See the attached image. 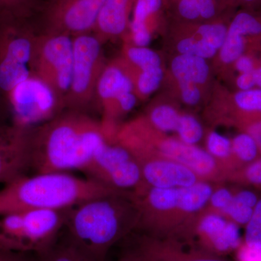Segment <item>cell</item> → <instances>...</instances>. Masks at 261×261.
<instances>
[{"label": "cell", "mask_w": 261, "mask_h": 261, "mask_svg": "<svg viewBox=\"0 0 261 261\" xmlns=\"http://www.w3.org/2000/svg\"><path fill=\"white\" fill-rule=\"evenodd\" d=\"M108 139L101 121L65 110L29 132L30 168L35 173L83 172Z\"/></svg>", "instance_id": "cell-1"}, {"label": "cell", "mask_w": 261, "mask_h": 261, "mask_svg": "<svg viewBox=\"0 0 261 261\" xmlns=\"http://www.w3.org/2000/svg\"><path fill=\"white\" fill-rule=\"evenodd\" d=\"M139 213L132 192H118L70 208L68 241L95 261H105L113 245L137 230Z\"/></svg>", "instance_id": "cell-2"}, {"label": "cell", "mask_w": 261, "mask_h": 261, "mask_svg": "<svg viewBox=\"0 0 261 261\" xmlns=\"http://www.w3.org/2000/svg\"><path fill=\"white\" fill-rule=\"evenodd\" d=\"M216 185L205 181L185 188L142 185L132 192L139 213L137 230L154 238L187 241L194 220L207 207Z\"/></svg>", "instance_id": "cell-3"}, {"label": "cell", "mask_w": 261, "mask_h": 261, "mask_svg": "<svg viewBox=\"0 0 261 261\" xmlns=\"http://www.w3.org/2000/svg\"><path fill=\"white\" fill-rule=\"evenodd\" d=\"M118 192L68 173L24 174L0 189V216L23 211L67 210Z\"/></svg>", "instance_id": "cell-4"}, {"label": "cell", "mask_w": 261, "mask_h": 261, "mask_svg": "<svg viewBox=\"0 0 261 261\" xmlns=\"http://www.w3.org/2000/svg\"><path fill=\"white\" fill-rule=\"evenodd\" d=\"M155 130L145 119L130 122L117 130L115 142L123 145L137 159L159 157L181 163L202 181L227 183L228 173L205 149L180 140L156 137Z\"/></svg>", "instance_id": "cell-5"}, {"label": "cell", "mask_w": 261, "mask_h": 261, "mask_svg": "<svg viewBox=\"0 0 261 261\" xmlns=\"http://www.w3.org/2000/svg\"><path fill=\"white\" fill-rule=\"evenodd\" d=\"M70 209L23 211L0 216V250L37 255L47 251L65 228Z\"/></svg>", "instance_id": "cell-6"}, {"label": "cell", "mask_w": 261, "mask_h": 261, "mask_svg": "<svg viewBox=\"0 0 261 261\" xmlns=\"http://www.w3.org/2000/svg\"><path fill=\"white\" fill-rule=\"evenodd\" d=\"M32 18L0 14V94L12 91L31 75L29 63L37 35Z\"/></svg>", "instance_id": "cell-7"}, {"label": "cell", "mask_w": 261, "mask_h": 261, "mask_svg": "<svg viewBox=\"0 0 261 261\" xmlns=\"http://www.w3.org/2000/svg\"><path fill=\"white\" fill-rule=\"evenodd\" d=\"M73 39L64 34L37 33L29 68L56 94L63 110L73 70Z\"/></svg>", "instance_id": "cell-8"}, {"label": "cell", "mask_w": 261, "mask_h": 261, "mask_svg": "<svg viewBox=\"0 0 261 261\" xmlns=\"http://www.w3.org/2000/svg\"><path fill=\"white\" fill-rule=\"evenodd\" d=\"M72 39L73 70L65 110L85 112L95 98L98 80L106 65L102 44L92 33Z\"/></svg>", "instance_id": "cell-9"}, {"label": "cell", "mask_w": 261, "mask_h": 261, "mask_svg": "<svg viewBox=\"0 0 261 261\" xmlns=\"http://www.w3.org/2000/svg\"><path fill=\"white\" fill-rule=\"evenodd\" d=\"M83 172L89 179L116 191L133 192L143 185L138 160L116 142H106Z\"/></svg>", "instance_id": "cell-10"}, {"label": "cell", "mask_w": 261, "mask_h": 261, "mask_svg": "<svg viewBox=\"0 0 261 261\" xmlns=\"http://www.w3.org/2000/svg\"><path fill=\"white\" fill-rule=\"evenodd\" d=\"M12 123L21 128H35L64 111L56 94L42 81L31 75L8 97Z\"/></svg>", "instance_id": "cell-11"}, {"label": "cell", "mask_w": 261, "mask_h": 261, "mask_svg": "<svg viewBox=\"0 0 261 261\" xmlns=\"http://www.w3.org/2000/svg\"><path fill=\"white\" fill-rule=\"evenodd\" d=\"M105 0H53L41 15L39 33L75 37L93 33Z\"/></svg>", "instance_id": "cell-12"}, {"label": "cell", "mask_w": 261, "mask_h": 261, "mask_svg": "<svg viewBox=\"0 0 261 261\" xmlns=\"http://www.w3.org/2000/svg\"><path fill=\"white\" fill-rule=\"evenodd\" d=\"M195 240L197 248L222 257L238 250L243 243L240 226L207 209L197 215L190 228L187 241Z\"/></svg>", "instance_id": "cell-13"}, {"label": "cell", "mask_w": 261, "mask_h": 261, "mask_svg": "<svg viewBox=\"0 0 261 261\" xmlns=\"http://www.w3.org/2000/svg\"><path fill=\"white\" fill-rule=\"evenodd\" d=\"M29 132L12 123L0 126V184L11 181L30 168Z\"/></svg>", "instance_id": "cell-14"}, {"label": "cell", "mask_w": 261, "mask_h": 261, "mask_svg": "<svg viewBox=\"0 0 261 261\" xmlns=\"http://www.w3.org/2000/svg\"><path fill=\"white\" fill-rule=\"evenodd\" d=\"M137 160L145 186L159 189L185 188L202 181L190 168L171 160L159 157Z\"/></svg>", "instance_id": "cell-15"}, {"label": "cell", "mask_w": 261, "mask_h": 261, "mask_svg": "<svg viewBox=\"0 0 261 261\" xmlns=\"http://www.w3.org/2000/svg\"><path fill=\"white\" fill-rule=\"evenodd\" d=\"M135 250L144 261H228L222 256L195 247L186 250L181 242L171 238L141 235Z\"/></svg>", "instance_id": "cell-16"}, {"label": "cell", "mask_w": 261, "mask_h": 261, "mask_svg": "<svg viewBox=\"0 0 261 261\" xmlns=\"http://www.w3.org/2000/svg\"><path fill=\"white\" fill-rule=\"evenodd\" d=\"M137 0H105L92 34L104 44L129 29L130 15Z\"/></svg>", "instance_id": "cell-17"}, {"label": "cell", "mask_w": 261, "mask_h": 261, "mask_svg": "<svg viewBox=\"0 0 261 261\" xmlns=\"http://www.w3.org/2000/svg\"><path fill=\"white\" fill-rule=\"evenodd\" d=\"M135 84L130 71L118 63L106 65L96 88L95 97L102 112L107 110L121 94L134 92Z\"/></svg>", "instance_id": "cell-18"}, {"label": "cell", "mask_w": 261, "mask_h": 261, "mask_svg": "<svg viewBox=\"0 0 261 261\" xmlns=\"http://www.w3.org/2000/svg\"><path fill=\"white\" fill-rule=\"evenodd\" d=\"M165 6V0H137L132 11L129 29L134 45L147 47L152 39V21Z\"/></svg>", "instance_id": "cell-19"}, {"label": "cell", "mask_w": 261, "mask_h": 261, "mask_svg": "<svg viewBox=\"0 0 261 261\" xmlns=\"http://www.w3.org/2000/svg\"><path fill=\"white\" fill-rule=\"evenodd\" d=\"M171 71L178 82L202 84L208 78L207 62L200 57L180 54L171 63Z\"/></svg>", "instance_id": "cell-20"}, {"label": "cell", "mask_w": 261, "mask_h": 261, "mask_svg": "<svg viewBox=\"0 0 261 261\" xmlns=\"http://www.w3.org/2000/svg\"><path fill=\"white\" fill-rule=\"evenodd\" d=\"M236 118L243 132L247 126L261 120V89L239 91L233 97Z\"/></svg>", "instance_id": "cell-21"}, {"label": "cell", "mask_w": 261, "mask_h": 261, "mask_svg": "<svg viewBox=\"0 0 261 261\" xmlns=\"http://www.w3.org/2000/svg\"><path fill=\"white\" fill-rule=\"evenodd\" d=\"M173 8L178 18L190 23H211L219 12L218 0H173Z\"/></svg>", "instance_id": "cell-22"}, {"label": "cell", "mask_w": 261, "mask_h": 261, "mask_svg": "<svg viewBox=\"0 0 261 261\" xmlns=\"http://www.w3.org/2000/svg\"><path fill=\"white\" fill-rule=\"evenodd\" d=\"M259 198L257 192L251 189L244 187L233 190L232 200L225 212V217L238 226H246Z\"/></svg>", "instance_id": "cell-23"}, {"label": "cell", "mask_w": 261, "mask_h": 261, "mask_svg": "<svg viewBox=\"0 0 261 261\" xmlns=\"http://www.w3.org/2000/svg\"><path fill=\"white\" fill-rule=\"evenodd\" d=\"M205 150L224 168L228 178L240 169L233 154L231 140L219 132L212 130L207 135Z\"/></svg>", "instance_id": "cell-24"}, {"label": "cell", "mask_w": 261, "mask_h": 261, "mask_svg": "<svg viewBox=\"0 0 261 261\" xmlns=\"http://www.w3.org/2000/svg\"><path fill=\"white\" fill-rule=\"evenodd\" d=\"M231 147L240 169L256 161L261 156L256 142L251 135L245 132H242L233 137L231 140Z\"/></svg>", "instance_id": "cell-25"}, {"label": "cell", "mask_w": 261, "mask_h": 261, "mask_svg": "<svg viewBox=\"0 0 261 261\" xmlns=\"http://www.w3.org/2000/svg\"><path fill=\"white\" fill-rule=\"evenodd\" d=\"M181 115L174 108L160 105L149 111L146 121L161 132H173L177 129Z\"/></svg>", "instance_id": "cell-26"}, {"label": "cell", "mask_w": 261, "mask_h": 261, "mask_svg": "<svg viewBox=\"0 0 261 261\" xmlns=\"http://www.w3.org/2000/svg\"><path fill=\"white\" fill-rule=\"evenodd\" d=\"M228 32L238 34L246 39L260 37L261 17L249 11L239 12L228 25Z\"/></svg>", "instance_id": "cell-27"}, {"label": "cell", "mask_w": 261, "mask_h": 261, "mask_svg": "<svg viewBox=\"0 0 261 261\" xmlns=\"http://www.w3.org/2000/svg\"><path fill=\"white\" fill-rule=\"evenodd\" d=\"M39 261H95L67 240L38 255Z\"/></svg>", "instance_id": "cell-28"}, {"label": "cell", "mask_w": 261, "mask_h": 261, "mask_svg": "<svg viewBox=\"0 0 261 261\" xmlns=\"http://www.w3.org/2000/svg\"><path fill=\"white\" fill-rule=\"evenodd\" d=\"M126 61L138 71L161 66V57L147 47L128 46L125 49Z\"/></svg>", "instance_id": "cell-29"}, {"label": "cell", "mask_w": 261, "mask_h": 261, "mask_svg": "<svg viewBox=\"0 0 261 261\" xmlns=\"http://www.w3.org/2000/svg\"><path fill=\"white\" fill-rule=\"evenodd\" d=\"M227 183L261 191V156L230 176Z\"/></svg>", "instance_id": "cell-30"}, {"label": "cell", "mask_w": 261, "mask_h": 261, "mask_svg": "<svg viewBox=\"0 0 261 261\" xmlns=\"http://www.w3.org/2000/svg\"><path fill=\"white\" fill-rule=\"evenodd\" d=\"M178 140L187 145H197L204 135V129L200 122L192 115L180 116L177 129Z\"/></svg>", "instance_id": "cell-31"}, {"label": "cell", "mask_w": 261, "mask_h": 261, "mask_svg": "<svg viewBox=\"0 0 261 261\" xmlns=\"http://www.w3.org/2000/svg\"><path fill=\"white\" fill-rule=\"evenodd\" d=\"M163 78V70L161 66L141 70L133 79L135 89L140 95H149L159 88Z\"/></svg>", "instance_id": "cell-32"}, {"label": "cell", "mask_w": 261, "mask_h": 261, "mask_svg": "<svg viewBox=\"0 0 261 261\" xmlns=\"http://www.w3.org/2000/svg\"><path fill=\"white\" fill-rule=\"evenodd\" d=\"M39 9V0H0V14L32 18Z\"/></svg>", "instance_id": "cell-33"}, {"label": "cell", "mask_w": 261, "mask_h": 261, "mask_svg": "<svg viewBox=\"0 0 261 261\" xmlns=\"http://www.w3.org/2000/svg\"><path fill=\"white\" fill-rule=\"evenodd\" d=\"M246 38L238 34L227 33L226 39L220 49V58L225 64H231L245 54Z\"/></svg>", "instance_id": "cell-34"}, {"label": "cell", "mask_w": 261, "mask_h": 261, "mask_svg": "<svg viewBox=\"0 0 261 261\" xmlns=\"http://www.w3.org/2000/svg\"><path fill=\"white\" fill-rule=\"evenodd\" d=\"M196 32L200 39L218 50L222 47L227 36L228 27L224 23L216 21L202 23L198 25Z\"/></svg>", "instance_id": "cell-35"}, {"label": "cell", "mask_w": 261, "mask_h": 261, "mask_svg": "<svg viewBox=\"0 0 261 261\" xmlns=\"http://www.w3.org/2000/svg\"><path fill=\"white\" fill-rule=\"evenodd\" d=\"M177 49L180 54L200 57L205 60L213 58L217 51V49L202 39H197L195 37L182 39L177 44Z\"/></svg>", "instance_id": "cell-36"}, {"label": "cell", "mask_w": 261, "mask_h": 261, "mask_svg": "<svg viewBox=\"0 0 261 261\" xmlns=\"http://www.w3.org/2000/svg\"><path fill=\"white\" fill-rule=\"evenodd\" d=\"M243 242L248 246L261 248V197L257 201L250 221L245 226Z\"/></svg>", "instance_id": "cell-37"}, {"label": "cell", "mask_w": 261, "mask_h": 261, "mask_svg": "<svg viewBox=\"0 0 261 261\" xmlns=\"http://www.w3.org/2000/svg\"><path fill=\"white\" fill-rule=\"evenodd\" d=\"M233 195V190L226 187L225 184L216 185L205 209L224 216L225 212L232 200Z\"/></svg>", "instance_id": "cell-38"}, {"label": "cell", "mask_w": 261, "mask_h": 261, "mask_svg": "<svg viewBox=\"0 0 261 261\" xmlns=\"http://www.w3.org/2000/svg\"><path fill=\"white\" fill-rule=\"evenodd\" d=\"M182 100L188 106H195L200 102L201 93L200 89L195 84L188 82H178Z\"/></svg>", "instance_id": "cell-39"}, {"label": "cell", "mask_w": 261, "mask_h": 261, "mask_svg": "<svg viewBox=\"0 0 261 261\" xmlns=\"http://www.w3.org/2000/svg\"><path fill=\"white\" fill-rule=\"evenodd\" d=\"M236 251L238 261H261V248L248 246L243 242Z\"/></svg>", "instance_id": "cell-40"}, {"label": "cell", "mask_w": 261, "mask_h": 261, "mask_svg": "<svg viewBox=\"0 0 261 261\" xmlns=\"http://www.w3.org/2000/svg\"><path fill=\"white\" fill-rule=\"evenodd\" d=\"M236 84L240 91H247L255 89V70L248 73H240L236 80Z\"/></svg>", "instance_id": "cell-41"}, {"label": "cell", "mask_w": 261, "mask_h": 261, "mask_svg": "<svg viewBox=\"0 0 261 261\" xmlns=\"http://www.w3.org/2000/svg\"><path fill=\"white\" fill-rule=\"evenodd\" d=\"M235 68L240 73H248L256 69L255 62L253 58L248 55L244 54L238 58L234 63Z\"/></svg>", "instance_id": "cell-42"}, {"label": "cell", "mask_w": 261, "mask_h": 261, "mask_svg": "<svg viewBox=\"0 0 261 261\" xmlns=\"http://www.w3.org/2000/svg\"><path fill=\"white\" fill-rule=\"evenodd\" d=\"M9 102L0 94V126L12 123Z\"/></svg>", "instance_id": "cell-43"}, {"label": "cell", "mask_w": 261, "mask_h": 261, "mask_svg": "<svg viewBox=\"0 0 261 261\" xmlns=\"http://www.w3.org/2000/svg\"><path fill=\"white\" fill-rule=\"evenodd\" d=\"M243 132H247L253 137L261 154V120L252 123L251 125L247 126Z\"/></svg>", "instance_id": "cell-44"}, {"label": "cell", "mask_w": 261, "mask_h": 261, "mask_svg": "<svg viewBox=\"0 0 261 261\" xmlns=\"http://www.w3.org/2000/svg\"><path fill=\"white\" fill-rule=\"evenodd\" d=\"M24 255L0 250V261H28Z\"/></svg>", "instance_id": "cell-45"}, {"label": "cell", "mask_w": 261, "mask_h": 261, "mask_svg": "<svg viewBox=\"0 0 261 261\" xmlns=\"http://www.w3.org/2000/svg\"><path fill=\"white\" fill-rule=\"evenodd\" d=\"M117 261H144L137 250H133L132 251L126 252L124 255H122Z\"/></svg>", "instance_id": "cell-46"}, {"label": "cell", "mask_w": 261, "mask_h": 261, "mask_svg": "<svg viewBox=\"0 0 261 261\" xmlns=\"http://www.w3.org/2000/svg\"><path fill=\"white\" fill-rule=\"evenodd\" d=\"M227 3H233V4H239L244 5L246 7H251L253 5L258 4L261 3V0H225Z\"/></svg>", "instance_id": "cell-47"}, {"label": "cell", "mask_w": 261, "mask_h": 261, "mask_svg": "<svg viewBox=\"0 0 261 261\" xmlns=\"http://www.w3.org/2000/svg\"><path fill=\"white\" fill-rule=\"evenodd\" d=\"M255 79L257 89H261V65L255 70Z\"/></svg>", "instance_id": "cell-48"}, {"label": "cell", "mask_w": 261, "mask_h": 261, "mask_svg": "<svg viewBox=\"0 0 261 261\" xmlns=\"http://www.w3.org/2000/svg\"><path fill=\"white\" fill-rule=\"evenodd\" d=\"M51 1H53V0H47V2H51Z\"/></svg>", "instance_id": "cell-49"}]
</instances>
